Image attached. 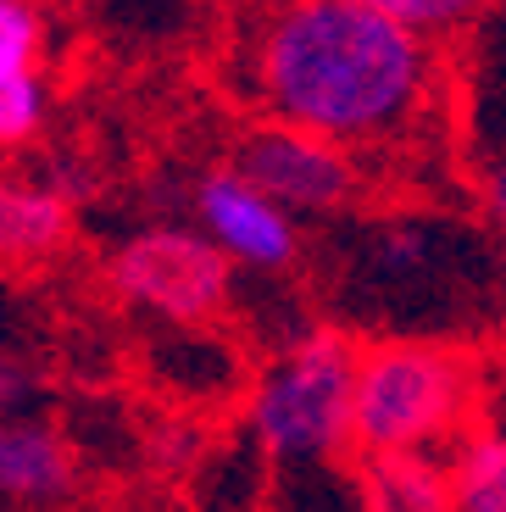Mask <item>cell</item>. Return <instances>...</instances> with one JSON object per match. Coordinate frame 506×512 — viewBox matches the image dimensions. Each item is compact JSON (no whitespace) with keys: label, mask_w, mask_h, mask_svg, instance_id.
Listing matches in <instances>:
<instances>
[{"label":"cell","mask_w":506,"mask_h":512,"mask_svg":"<svg viewBox=\"0 0 506 512\" xmlns=\"http://www.w3.org/2000/svg\"><path fill=\"white\" fill-rule=\"evenodd\" d=\"M245 90L273 123L379 156L429 134L445 56L440 39L362 0H267L245 39Z\"/></svg>","instance_id":"obj_1"},{"label":"cell","mask_w":506,"mask_h":512,"mask_svg":"<svg viewBox=\"0 0 506 512\" xmlns=\"http://www.w3.org/2000/svg\"><path fill=\"white\" fill-rule=\"evenodd\" d=\"M356 362H362V340H351L334 323H301L251 373L245 440L262 451L267 474H323V468H351L362 457Z\"/></svg>","instance_id":"obj_2"},{"label":"cell","mask_w":506,"mask_h":512,"mask_svg":"<svg viewBox=\"0 0 506 512\" xmlns=\"http://www.w3.org/2000/svg\"><path fill=\"white\" fill-rule=\"evenodd\" d=\"M490 412L484 362L456 340L379 334L356 362V446L451 451Z\"/></svg>","instance_id":"obj_3"},{"label":"cell","mask_w":506,"mask_h":512,"mask_svg":"<svg viewBox=\"0 0 506 512\" xmlns=\"http://www.w3.org/2000/svg\"><path fill=\"white\" fill-rule=\"evenodd\" d=\"M106 290L156 329H212L234 307V262L201 223L151 218L112 240L101 262Z\"/></svg>","instance_id":"obj_4"},{"label":"cell","mask_w":506,"mask_h":512,"mask_svg":"<svg viewBox=\"0 0 506 512\" xmlns=\"http://www.w3.org/2000/svg\"><path fill=\"white\" fill-rule=\"evenodd\" d=\"M228 162L240 167L262 195H273L284 212H295L301 223L306 218H317V223L340 218L367 190V156L362 151L329 140V134H312V128L273 123V117L245 128Z\"/></svg>","instance_id":"obj_5"},{"label":"cell","mask_w":506,"mask_h":512,"mask_svg":"<svg viewBox=\"0 0 506 512\" xmlns=\"http://www.w3.org/2000/svg\"><path fill=\"white\" fill-rule=\"evenodd\" d=\"M190 223H201V229L223 245V256L234 268L262 273V279H284V273L301 268V256H306L301 218L284 212L273 195L256 190L234 162L195 173Z\"/></svg>","instance_id":"obj_6"},{"label":"cell","mask_w":506,"mask_h":512,"mask_svg":"<svg viewBox=\"0 0 506 512\" xmlns=\"http://www.w3.org/2000/svg\"><path fill=\"white\" fill-rule=\"evenodd\" d=\"M78 485V451L51 418L23 412L0 423V496L12 512H67L78 501Z\"/></svg>","instance_id":"obj_7"},{"label":"cell","mask_w":506,"mask_h":512,"mask_svg":"<svg viewBox=\"0 0 506 512\" xmlns=\"http://www.w3.org/2000/svg\"><path fill=\"white\" fill-rule=\"evenodd\" d=\"M367 512H451L445 451H362L356 457Z\"/></svg>","instance_id":"obj_8"},{"label":"cell","mask_w":506,"mask_h":512,"mask_svg":"<svg viewBox=\"0 0 506 512\" xmlns=\"http://www.w3.org/2000/svg\"><path fill=\"white\" fill-rule=\"evenodd\" d=\"M73 223H78V206L39 173L12 179L0 190V245H6L12 262H51V256H62L67 240H73Z\"/></svg>","instance_id":"obj_9"},{"label":"cell","mask_w":506,"mask_h":512,"mask_svg":"<svg viewBox=\"0 0 506 512\" xmlns=\"http://www.w3.org/2000/svg\"><path fill=\"white\" fill-rule=\"evenodd\" d=\"M445 262V240L429 218H379L356 245V273L373 295L406 290V284L434 279Z\"/></svg>","instance_id":"obj_10"},{"label":"cell","mask_w":506,"mask_h":512,"mask_svg":"<svg viewBox=\"0 0 506 512\" xmlns=\"http://www.w3.org/2000/svg\"><path fill=\"white\" fill-rule=\"evenodd\" d=\"M156 373L190 407L217 401L228 390H251V379H240V357L212 329H162V340H156Z\"/></svg>","instance_id":"obj_11"},{"label":"cell","mask_w":506,"mask_h":512,"mask_svg":"<svg viewBox=\"0 0 506 512\" xmlns=\"http://www.w3.org/2000/svg\"><path fill=\"white\" fill-rule=\"evenodd\" d=\"M445 457H451V512H506V407H490Z\"/></svg>","instance_id":"obj_12"},{"label":"cell","mask_w":506,"mask_h":512,"mask_svg":"<svg viewBox=\"0 0 506 512\" xmlns=\"http://www.w3.org/2000/svg\"><path fill=\"white\" fill-rule=\"evenodd\" d=\"M145 462H151V474L162 479H195L201 474V462L212 457L217 435L206 429L195 412H167V418H156L151 429H145Z\"/></svg>","instance_id":"obj_13"},{"label":"cell","mask_w":506,"mask_h":512,"mask_svg":"<svg viewBox=\"0 0 506 512\" xmlns=\"http://www.w3.org/2000/svg\"><path fill=\"white\" fill-rule=\"evenodd\" d=\"M51 51V23L39 0H0V78L45 73Z\"/></svg>","instance_id":"obj_14"},{"label":"cell","mask_w":506,"mask_h":512,"mask_svg":"<svg viewBox=\"0 0 506 512\" xmlns=\"http://www.w3.org/2000/svg\"><path fill=\"white\" fill-rule=\"evenodd\" d=\"M51 123V78L23 73V78H0V140L23 151L45 134Z\"/></svg>","instance_id":"obj_15"},{"label":"cell","mask_w":506,"mask_h":512,"mask_svg":"<svg viewBox=\"0 0 506 512\" xmlns=\"http://www.w3.org/2000/svg\"><path fill=\"white\" fill-rule=\"evenodd\" d=\"M362 6H373V12L395 17L406 28H418L429 39H456V34H468L495 0H362Z\"/></svg>","instance_id":"obj_16"},{"label":"cell","mask_w":506,"mask_h":512,"mask_svg":"<svg viewBox=\"0 0 506 512\" xmlns=\"http://www.w3.org/2000/svg\"><path fill=\"white\" fill-rule=\"evenodd\" d=\"M39 179H45V184H56V190H62L67 201L78 206V212H84V201L95 195V167H89L84 156H73V151H56L51 162L39 167Z\"/></svg>","instance_id":"obj_17"},{"label":"cell","mask_w":506,"mask_h":512,"mask_svg":"<svg viewBox=\"0 0 506 512\" xmlns=\"http://www.w3.org/2000/svg\"><path fill=\"white\" fill-rule=\"evenodd\" d=\"M479 212H484V223H490V229L501 234V245H506V151L490 156V162L479 167Z\"/></svg>","instance_id":"obj_18"},{"label":"cell","mask_w":506,"mask_h":512,"mask_svg":"<svg viewBox=\"0 0 506 512\" xmlns=\"http://www.w3.org/2000/svg\"><path fill=\"white\" fill-rule=\"evenodd\" d=\"M0 390H6V418H23V412H34L39 379H28L23 357H6V368H0Z\"/></svg>","instance_id":"obj_19"},{"label":"cell","mask_w":506,"mask_h":512,"mask_svg":"<svg viewBox=\"0 0 506 512\" xmlns=\"http://www.w3.org/2000/svg\"><path fill=\"white\" fill-rule=\"evenodd\" d=\"M501 301H506V245H501Z\"/></svg>","instance_id":"obj_20"}]
</instances>
